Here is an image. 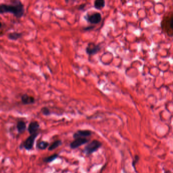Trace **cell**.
<instances>
[{"label": "cell", "instance_id": "cell-11", "mask_svg": "<svg viewBox=\"0 0 173 173\" xmlns=\"http://www.w3.org/2000/svg\"><path fill=\"white\" fill-rule=\"evenodd\" d=\"M23 36L22 32H13L9 33L8 35V38L12 41H17L18 39L22 38Z\"/></svg>", "mask_w": 173, "mask_h": 173}, {"label": "cell", "instance_id": "cell-13", "mask_svg": "<svg viewBox=\"0 0 173 173\" xmlns=\"http://www.w3.org/2000/svg\"><path fill=\"white\" fill-rule=\"evenodd\" d=\"M62 144V141L61 140H56L55 141L53 142V143L49 146L48 147V150L49 151H52L53 150L59 147Z\"/></svg>", "mask_w": 173, "mask_h": 173}, {"label": "cell", "instance_id": "cell-7", "mask_svg": "<svg viewBox=\"0 0 173 173\" xmlns=\"http://www.w3.org/2000/svg\"><path fill=\"white\" fill-rule=\"evenodd\" d=\"M88 142H89V140L87 138H78L75 139L74 140L70 143V147L72 149H75L78 148V147L88 143Z\"/></svg>", "mask_w": 173, "mask_h": 173}, {"label": "cell", "instance_id": "cell-1", "mask_svg": "<svg viewBox=\"0 0 173 173\" xmlns=\"http://www.w3.org/2000/svg\"><path fill=\"white\" fill-rule=\"evenodd\" d=\"M24 5L20 1H13L10 4H0V14L11 13L17 18H21L24 14Z\"/></svg>", "mask_w": 173, "mask_h": 173}, {"label": "cell", "instance_id": "cell-9", "mask_svg": "<svg viewBox=\"0 0 173 173\" xmlns=\"http://www.w3.org/2000/svg\"><path fill=\"white\" fill-rule=\"evenodd\" d=\"M21 102L23 105H28L34 104L36 102V100L34 97L24 93L21 96Z\"/></svg>", "mask_w": 173, "mask_h": 173}, {"label": "cell", "instance_id": "cell-15", "mask_svg": "<svg viewBox=\"0 0 173 173\" xmlns=\"http://www.w3.org/2000/svg\"><path fill=\"white\" fill-rule=\"evenodd\" d=\"M58 157H59V154H53L49 156L46 157H44L43 159V161L44 162H46V163H49V162H53Z\"/></svg>", "mask_w": 173, "mask_h": 173}, {"label": "cell", "instance_id": "cell-5", "mask_svg": "<svg viewBox=\"0 0 173 173\" xmlns=\"http://www.w3.org/2000/svg\"><path fill=\"white\" fill-rule=\"evenodd\" d=\"M39 134V132L35 133L34 134H30L28 138L24 141L23 143V147L27 150H30L32 149L33 147V145L35 143V140L37 138L38 135Z\"/></svg>", "mask_w": 173, "mask_h": 173}, {"label": "cell", "instance_id": "cell-6", "mask_svg": "<svg viewBox=\"0 0 173 173\" xmlns=\"http://www.w3.org/2000/svg\"><path fill=\"white\" fill-rule=\"evenodd\" d=\"M101 50V46L100 45H96L93 42L89 43L86 47L85 48V51L89 55H93L97 53Z\"/></svg>", "mask_w": 173, "mask_h": 173}, {"label": "cell", "instance_id": "cell-19", "mask_svg": "<svg viewBox=\"0 0 173 173\" xmlns=\"http://www.w3.org/2000/svg\"><path fill=\"white\" fill-rule=\"evenodd\" d=\"M95 28V26H86V27H85L83 28V30H92V29H93V28Z\"/></svg>", "mask_w": 173, "mask_h": 173}, {"label": "cell", "instance_id": "cell-20", "mask_svg": "<svg viewBox=\"0 0 173 173\" xmlns=\"http://www.w3.org/2000/svg\"><path fill=\"white\" fill-rule=\"evenodd\" d=\"M86 6V4H82L80 5V6L79 7V10H83L85 8V7Z\"/></svg>", "mask_w": 173, "mask_h": 173}, {"label": "cell", "instance_id": "cell-16", "mask_svg": "<svg viewBox=\"0 0 173 173\" xmlns=\"http://www.w3.org/2000/svg\"><path fill=\"white\" fill-rule=\"evenodd\" d=\"M49 144L46 141H41L37 144V148L40 150H45L49 147Z\"/></svg>", "mask_w": 173, "mask_h": 173}, {"label": "cell", "instance_id": "cell-4", "mask_svg": "<svg viewBox=\"0 0 173 173\" xmlns=\"http://www.w3.org/2000/svg\"><path fill=\"white\" fill-rule=\"evenodd\" d=\"M87 22L91 24H97L102 20V15L99 12H93L91 14L87 13L84 16Z\"/></svg>", "mask_w": 173, "mask_h": 173}, {"label": "cell", "instance_id": "cell-14", "mask_svg": "<svg viewBox=\"0 0 173 173\" xmlns=\"http://www.w3.org/2000/svg\"><path fill=\"white\" fill-rule=\"evenodd\" d=\"M105 6V1L104 0H96L94 2V7L95 9H102Z\"/></svg>", "mask_w": 173, "mask_h": 173}, {"label": "cell", "instance_id": "cell-8", "mask_svg": "<svg viewBox=\"0 0 173 173\" xmlns=\"http://www.w3.org/2000/svg\"><path fill=\"white\" fill-rule=\"evenodd\" d=\"M93 132L90 130H78L75 132L73 135L74 139L78 138H86V137L91 136Z\"/></svg>", "mask_w": 173, "mask_h": 173}, {"label": "cell", "instance_id": "cell-3", "mask_svg": "<svg viewBox=\"0 0 173 173\" xmlns=\"http://www.w3.org/2000/svg\"><path fill=\"white\" fill-rule=\"evenodd\" d=\"M102 146V143L100 141L94 140L85 146L83 152L87 155H91L94 152L97 151Z\"/></svg>", "mask_w": 173, "mask_h": 173}, {"label": "cell", "instance_id": "cell-2", "mask_svg": "<svg viewBox=\"0 0 173 173\" xmlns=\"http://www.w3.org/2000/svg\"><path fill=\"white\" fill-rule=\"evenodd\" d=\"M173 13L171 12L169 15H164V18L161 22V26L162 30L170 37H172L173 36Z\"/></svg>", "mask_w": 173, "mask_h": 173}, {"label": "cell", "instance_id": "cell-21", "mask_svg": "<svg viewBox=\"0 0 173 173\" xmlns=\"http://www.w3.org/2000/svg\"><path fill=\"white\" fill-rule=\"evenodd\" d=\"M3 24L1 22H0V28L2 27Z\"/></svg>", "mask_w": 173, "mask_h": 173}, {"label": "cell", "instance_id": "cell-18", "mask_svg": "<svg viewBox=\"0 0 173 173\" xmlns=\"http://www.w3.org/2000/svg\"><path fill=\"white\" fill-rule=\"evenodd\" d=\"M139 160H140V157L138 155H136L135 156V157H134V160H132V166L134 168V170H135L136 172V167H135V166L138 162Z\"/></svg>", "mask_w": 173, "mask_h": 173}, {"label": "cell", "instance_id": "cell-12", "mask_svg": "<svg viewBox=\"0 0 173 173\" xmlns=\"http://www.w3.org/2000/svg\"><path fill=\"white\" fill-rule=\"evenodd\" d=\"M16 128H17L18 132H19L20 134L23 133L26 130V123L22 120L18 121L17 123Z\"/></svg>", "mask_w": 173, "mask_h": 173}, {"label": "cell", "instance_id": "cell-17", "mask_svg": "<svg viewBox=\"0 0 173 173\" xmlns=\"http://www.w3.org/2000/svg\"><path fill=\"white\" fill-rule=\"evenodd\" d=\"M41 112L42 113V114L45 116H49L51 113L50 110L46 107H44L41 108Z\"/></svg>", "mask_w": 173, "mask_h": 173}, {"label": "cell", "instance_id": "cell-10", "mask_svg": "<svg viewBox=\"0 0 173 173\" xmlns=\"http://www.w3.org/2000/svg\"><path fill=\"white\" fill-rule=\"evenodd\" d=\"M40 124L38 121H32L28 125V130L30 135L38 132Z\"/></svg>", "mask_w": 173, "mask_h": 173}]
</instances>
